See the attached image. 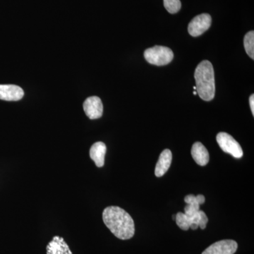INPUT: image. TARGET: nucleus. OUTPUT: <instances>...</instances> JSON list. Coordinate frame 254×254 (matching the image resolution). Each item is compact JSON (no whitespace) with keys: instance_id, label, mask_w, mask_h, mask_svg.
<instances>
[{"instance_id":"obj_6","label":"nucleus","mask_w":254,"mask_h":254,"mask_svg":"<svg viewBox=\"0 0 254 254\" xmlns=\"http://www.w3.org/2000/svg\"><path fill=\"white\" fill-rule=\"evenodd\" d=\"M238 245L235 241L221 240L210 245L201 254H235Z\"/></svg>"},{"instance_id":"obj_9","label":"nucleus","mask_w":254,"mask_h":254,"mask_svg":"<svg viewBox=\"0 0 254 254\" xmlns=\"http://www.w3.org/2000/svg\"><path fill=\"white\" fill-rule=\"evenodd\" d=\"M47 254H73L63 237L55 236L46 247Z\"/></svg>"},{"instance_id":"obj_22","label":"nucleus","mask_w":254,"mask_h":254,"mask_svg":"<svg viewBox=\"0 0 254 254\" xmlns=\"http://www.w3.org/2000/svg\"><path fill=\"white\" fill-rule=\"evenodd\" d=\"M175 218H176V215H173V220H175Z\"/></svg>"},{"instance_id":"obj_15","label":"nucleus","mask_w":254,"mask_h":254,"mask_svg":"<svg viewBox=\"0 0 254 254\" xmlns=\"http://www.w3.org/2000/svg\"><path fill=\"white\" fill-rule=\"evenodd\" d=\"M164 6L170 14H176L181 9L180 0H164Z\"/></svg>"},{"instance_id":"obj_3","label":"nucleus","mask_w":254,"mask_h":254,"mask_svg":"<svg viewBox=\"0 0 254 254\" xmlns=\"http://www.w3.org/2000/svg\"><path fill=\"white\" fill-rule=\"evenodd\" d=\"M144 58L148 63L156 66H165L173 61V50L168 47L156 46L144 52Z\"/></svg>"},{"instance_id":"obj_10","label":"nucleus","mask_w":254,"mask_h":254,"mask_svg":"<svg viewBox=\"0 0 254 254\" xmlns=\"http://www.w3.org/2000/svg\"><path fill=\"white\" fill-rule=\"evenodd\" d=\"M172 160H173V154L170 150H164L159 157L158 163L155 167V176L158 177L163 176L170 168Z\"/></svg>"},{"instance_id":"obj_16","label":"nucleus","mask_w":254,"mask_h":254,"mask_svg":"<svg viewBox=\"0 0 254 254\" xmlns=\"http://www.w3.org/2000/svg\"><path fill=\"white\" fill-rule=\"evenodd\" d=\"M200 210V205L198 203H191V204H187L185 208V214L187 216L190 217L194 215L195 213H198Z\"/></svg>"},{"instance_id":"obj_11","label":"nucleus","mask_w":254,"mask_h":254,"mask_svg":"<svg viewBox=\"0 0 254 254\" xmlns=\"http://www.w3.org/2000/svg\"><path fill=\"white\" fill-rule=\"evenodd\" d=\"M106 145L103 142H96L90 149V157L98 168L104 166Z\"/></svg>"},{"instance_id":"obj_23","label":"nucleus","mask_w":254,"mask_h":254,"mask_svg":"<svg viewBox=\"0 0 254 254\" xmlns=\"http://www.w3.org/2000/svg\"><path fill=\"white\" fill-rule=\"evenodd\" d=\"M193 89L195 90H195H196V87H195V86H193Z\"/></svg>"},{"instance_id":"obj_8","label":"nucleus","mask_w":254,"mask_h":254,"mask_svg":"<svg viewBox=\"0 0 254 254\" xmlns=\"http://www.w3.org/2000/svg\"><path fill=\"white\" fill-rule=\"evenodd\" d=\"M24 95L22 88L16 85H0V100L18 101Z\"/></svg>"},{"instance_id":"obj_17","label":"nucleus","mask_w":254,"mask_h":254,"mask_svg":"<svg viewBox=\"0 0 254 254\" xmlns=\"http://www.w3.org/2000/svg\"><path fill=\"white\" fill-rule=\"evenodd\" d=\"M198 213H199V227L202 230H204L208 222V217L205 215L204 212L202 211V210H200Z\"/></svg>"},{"instance_id":"obj_13","label":"nucleus","mask_w":254,"mask_h":254,"mask_svg":"<svg viewBox=\"0 0 254 254\" xmlns=\"http://www.w3.org/2000/svg\"><path fill=\"white\" fill-rule=\"evenodd\" d=\"M244 46L247 55L254 59V32L250 31L245 35V39H244Z\"/></svg>"},{"instance_id":"obj_21","label":"nucleus","mask_w":254,"mask_h":254,"mask_svg":"<svg viewBox=\"0 0 254 254\" xmlns=\"http://www.w3.org/2000/svg\"><path fill=\"white\" fill-rule=\"evenodd\" d=\"M193 95H197V92L196 91H194L193 92Z\"/></svg>"},{"instance_id":"obj_12","label":"nucleus","mask_w":254,"mask_h":254,"mask_svg":"<svg viewBox=\"0 0 254 254\" xmlns=\"http://www.w3.org/2000/svg\"><path fill=\"white\" fill-rule=\"evenodd\" d=\"M191 155L195 163L200 166H205L208 163L209 153L206 148L200 142H195L191 148Z\"/></svg>"},{"instance_id":"obj_4","label":"nucleus","mask_w":254,"mask_h":254,"mask_svg":"<svg viewBox=\"0 0 254 254\" xmlns=\"http://www.w3.org/2000/svg\"><path fill=\"white\" fill-rule=\"evenodd\" d=\"M216 139L220 148L225 153L232 155L235 158H241L243 156L242 147L231 135L225 132H220L217 135Z\"/></svg>"},{"instance_id":"obj_14","label":"nucleus","mask_w":254,"mask_h":254,"mask_svg":"<svg viewBox=\"0 0 254 254\" xmlns=\"http://www.w3.org/2000/svg\"><path fill=\"white\" fill-rule=\"evenodd\" d=\"M175 220H176L177 225L182 230L187 231V230L190 228V218L187 216L186 214L182 213H177Z\"/></svg>"},{"instance_id":"obj_19","label":"nucleus","mask_w":254,"mask_h":254,"mask_svg":"<svg viewBox=\"0 0 254 254\" xmlns=\"http://www.w3.org/2000/svg\"><path fill=\"white\" fill-rule=\"evenodd\" d=\"M195 198H196V201L198 204L201 205L205 203V198L204 195L199 194L195 196Z\"/></svg>"},{"instance_id":"obj_2","label":"nucleus","mask_w":254,"mask_h":254,"mask_svg":"<svg viewBox=\"0 0 254 254\" xmlns=\"http://www.w3.org/2000/svg\"><path fill=\"white\" fill-rule=\"evenodd\" d=\"M194 78L197 94L205 101L213 100L215 94V83L211 63L208 60L202 61L195 68Z\"/></svg>"},{"instance_id":"obj_1","label":"nucleus","mask_w":254,"mask_h":254,"mask_svg":"<svg viewBox=\"0 0 254 254\" xmlns=\"http://www.w3.org/2000/svg\"><path fill=\"white\" fill-rule=\"evenodd\" d=\"M103 222L110 232L122 240H130L135 233L134 222L124 209L110 206L103 213Z\"/></svg>"},{"instance_id":"obj_7","label":"nucleus","mask_w":254,"mask_h":254,"mask_svg":"<svg viewBox=\"0 0 254 254\" xmlns=\"http://www.w3.org/2000/svg\"><path fill=\"white\" fill-rule=\"evenodd\" d=\"M83 110L86 116L91 120L101 118L103 114V105L99 97L92 96L87 98L83 103Z\"/></svg>"},{"instance_id":"obj_18","label":"nucleus","mask_w":254,"mask_h":254,"mask_svg":"<svg viewBox=\"0 0 254 254\" xmlns=\"http://www.w3.org/2000/svg\"><path fill=\"white\" fill-rule=\"evenodd\" d=\"M185 201L186 202L187 204H191V203H198L196 201V198L194 195L190 194L187 195L185 198Z\"/></svg>"},{"instance_id":"obj_20","label":"nucleus","mask_w":254,"mask_h":254,"mask_svg":"<svg viewBox=\"0 0 254 254\" xmlns=\"http://www.w3.org/2000/svg\"><path fill=\"white\" fill-rule=\"evenodd\" d=\"M250 104L251 110H252V114L254 115V95H251L250 98Z\"/></svg>"},{"instance_id":"obj_5","label":"nucleus","mask_w":254,"mask_h":254,"mask_svg":"<svg viewBox=\"0 0 254 254\" xmlns=\"http://www.w3.org/2000/svg\"><path fill=\"white\" fill-rule=\"evenodd\" d=\"M212 18L210 14H202L195 16L190 21L188 31L190 36L198 37L205 33L211 26Z\"/></svg>"}]
</instances>
